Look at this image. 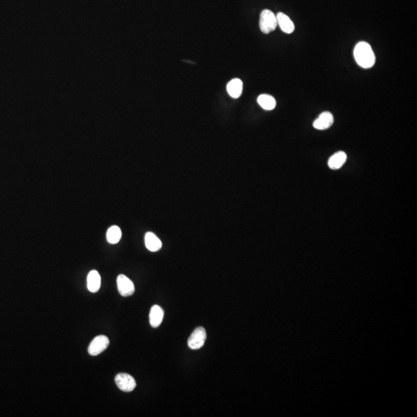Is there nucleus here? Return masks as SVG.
Listing matches in <instances>:
<instances>
[{
    "label": "nucleus",
    "mask_w": 417,
    "mask_h": 417,
    "mask_svg": "<svg viewBox=\"0 0 417 417\" xmlns=\"http://www.w3.org/2000/svg\"><path fill=\"white\" fill-rule=\"evenodd\" d=\"M110 341L105 335H98L92 340L88 347V353L92 356H96L106 350Z\"/></svg>",
    "instance_id": "obj_4"
},
{
    "label": "nucleus",
    "mask_w": 417,
    "mask_h": 417,
    "mask_svg": "<svg viewBox=\"0 0 417 417\" xmlns=\"http://www.w3.org/2000/svg\"><path fill=\"white\" fill-rule=\"evenodd\" d=\"M117 285L119 293L123 297H129L135 293L134 283L126 275H120L118 277Z\"/></svg>",
    "instance_id": "obj_6"
},
{
    "label": "nucleus",
    "mask_w": 417,
    "mask_h": 417,
    "mask_svg": "<svg viewBox=\"0 0 417 417\" xmlns=\"http://www.w3.org/2000/svg\"><path fill=\"white\" fill-rule=\"evenodd\" d=\"M164 311L158 305H154L151 308L149 314V322L153 328H158L162 322Z\"/></svg>",
    "instance_id": "obj_9"
},
{
    "label": "nucleus",
    "mask_w": 417,
    "mask_h": 417,
    "mask_svg": "<svg viewBox=\"0 0 417 417\" xmlns=\"http://www.w3.org/2000/svg\"><path fill=\"white\" fill-rule=\"evenodd\" d=\"M206 339V331L203 327H199L194 330L188 340V346L191 349L196 350L204 345Z\"/></svg>",
    "instance_id": "obj_3"
},
{
    "label": "nucleus",
    "mask_w": 417,
    "mask_h": 417,
    "mask_svg": "<svg viewBox=\"0 0 417 417\" xmlns=\"http://www.w3.org/2000/svg\"><path fill=\"white\" fill-rule=\"evenodd\" d=\"M144 243H145L147 249L151 252H157L161 249V246H162L159 238L151 232H148L145 234Z\"/></svg>",
    "instance_id": "obj_10"
},
{
    "label": "nucleus",
    "mask_w": 417,
    "mask_h": 417,
    "mask_svg": "<svg viewBox=\"0 0 417 417\" xmlns=\"http://www.w3.org/2000/svg\"><path fill=\"white\" fill-rule=\"evenodd\" d=\"M346 160L347 154L344 151H338L328 160V166L331 169H339L343 166Z\"/></svg>",
    "instance_id": "obj_12"
},
{
    "label": "nucleus",
    "mask_w": 417,
    "mask_h": 417,
    "mask_svg": "<svg viewBox=\"0 0 417 417\" xmlns=\"http://www.w3.org/2000/svg\"><path fill=\"white\" fill-rule=\"evenodd\" d=\"M334 123V117L332 114L329 112H324L318 116V119L314 121L313 126L318 130H326L329 129Z\"/></svg>",
    "instance_id": "obj_7"
},
{
    "label": "nucleus",
    "mask_w": 417,
    "mask_h": 417,
    "mask_svg": "<svg viewBox=\"0 0 417 417\" xmlns=\"http://www.w3.org/2000/svg\"><path fill=\"white\" fill-rule=\"evenodd\" d=\"M259 25L263 33L265 34L272 33L278 26L276 15L269 9H264L261 13Z\"/></svg>",
    "instance_id": "obj_2"
},
{
    "label": "nucleus",
    "mask_w": 417,
    "mask_h": 417,
    "mask_svg": "<svg viewBox=\"0 0 417 417\" xmlns=\"http://www.w3.org/2000/svg\"><path fill=\"white\" fill-rule=\"evenodd\" d=\"M88 289L92 293H96L101 287V276L97 271H91L88 275Z\"/></svg>",
    "instance_id": "obj_13"
},
{
    "label": "nucleus",
    "mask_w": 417,
    "mask_h": 417,
    "mask_svg": "<svg viewBox=\"0 0 417 417\" xmlns=\"http://www.w3.org/2000/svg\"><path fill=\"white\" fill-rule=\"evenodd\" d=\"M258 102L261 108L265 110L272 111L276 107V100L274 97L269 95H261L258 97Z\"/></svg>",
    "instance_id": "obj_14"
},
{
    "label": "nucleus",
    "mask_w": 417,
    "mask_h": 417,
    "mask_svg": "<svg viewBox=\"0 0 417 417\" xmlns=\"http://www.w3.org/2000/svg\"><path fill=\"white\" fill-rule=\"evenodd\" d=\"M355 61L362 68L369 69L374 66L376 56L372 46L366 42H359L354 49Z\"/></svg>",
    "instance_id": "obj_1"
},
{
    "label": "nucleus",
    "mask_w": 417,
    "mask_h": 417,
    "mask_svg": "<svg viewBox=\"0 0 417 417\" xmlns=\"http://www.w3.org/2000/svg\"><path fill=\"white\" fill-rule=\"evenodd\" d=\"M122 238V230L117 226H112L107 232V240L112 244H118Z\"/></svg>",
    "instance_id": "obj_15"
},
{
    "label": "nucleus",
    "mask_w": 417,
    "mask_h": 417,
    "mask_svg": "<svg viewBox=\"0 0 417 417\" xmlns=\"http://www.w3.org/2000/svg\"><path fill=\"white\" fill-rule=\"evenodd\" d=\"M276 16L278 25H279L280 29L283 32L287 33V34L293 33L294 31V24L286 14L283 13V12H278Z\"/></svg>",
    "instance_id": "obj_8"
},
{
    "label": "nucleus",
    "mask_w": 417,
    "mask_h": 417,
    "mask_svg": "<svg viewBox=\"0 0 417 417\" xmlns=\"http://www.w3.org/2000/svg\"><path fill=\"white\" fill-rule=\"evenodd\" d=\"M115 383L122 391L129 393L133 391L136 387V382L134 378L127 373H119L115 377Z\"/></svg>",
    "instance_id": "obj_5"
},
{
    "label": "nucleus",
    "mask_w": 417,
    "mask_h": 417,
    "mask_svg": "<svg viewBox=\"0 0 417 417\" xmlns=\"http://www.w3.org/2000/svg\"><path fill=\"white\" fill-rule=\"evenodd\" d=\"M227 92L233 98H238L242 95L243 82L239 78H234L227 84Z\"/></svg>",
    "instance_id": "obj_11"
}]
</instances>
